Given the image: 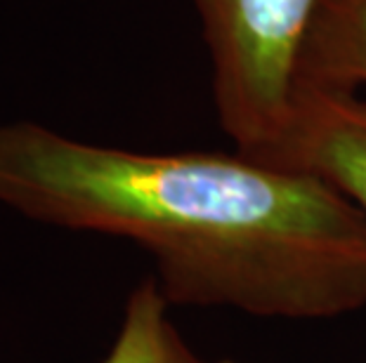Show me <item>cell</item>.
Returning a JSON list of instances; mask_svg holds the SVG:
<instances>
[{
	"instance_id": "obj_1",
	"label": "cell",
	"mask_w": 366,
	"mask_h": 363,
	"mask_svg": "<svg viewBox=\"0 0 366 363\" xmlns=\"http://www.w3.org/2000/svg\"><path fill=\"white\" fill-rule=\"evenodd\" d=\"M0 205L152 255L170 307L329 321L366 309V218L336 189L234 149L147 153L0 126Z\"/></svg>"
},
{
	"instance_id": "obj_2",
	"label": "cell",
	"mask_w": 366,
	"mask_h": 363,
	"mask_svg": "<svg viewBox=\"0 0 366 363\" xmlns=\"http://www.w3.org/2000/svg\"><path fill=\"white\" fill-rule=\"evenodd\" d=\"M213 66V104L234 149L255 153L282 126L317 0H192Z\"/></svg>"
},
{
	"instance_id": "obj_3",
	"label": "cell",
	"mask_w": 366,
	"mask_h": 363,
	"mask_svg": "<svg viewBox=\"0 0 366 363\" xmlns=\"http://www.w3.org/2000/svg\"><path fill=\"white\" fill-rule=\"evenodd\" d=\"M246 156L317 177L366 218V99L360 92L295 85L274 137Z\"/></svg>"
},
{
	"instance_id": "obj_4",
	"label": "cell",
	"mask_w": 366,
	"mask_h": 363,
	"mask_svg": "<svg viewBox=\"0 0 366 363\" xmlns=\"http://www.w3.org/2000/svg\"><path fill=\"white\" fill-rule=\"evenodd\" d=\"M295 85L366 90V0H317L302 36Z\"/></svg>"
},
{
	"instance_id": "obj_5",
	"label": "cell",
	"mask_w": 366,
	"mask_h": 363,
	"mask_svg": "<svg viewBox=\"0 0 366 363\" xmlns=\"http://www.w3.org/2000/svg\"><path fill=\"white\" fill-rule=\"evenodd\" d=\"M157 281H139L126 300L121 326L99 363H208L170 321Z\"/></svg>"
}]
</instances>
